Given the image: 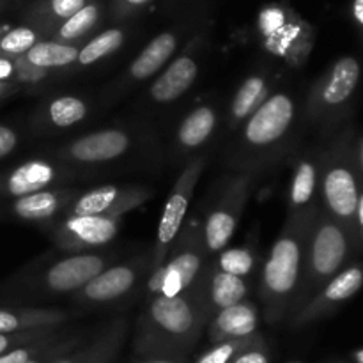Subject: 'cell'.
<instances>
[{
  "mask_svg": "<svg viewBox=\"0 0 363 363\" xmlns=\"http://www.w3.org/2000/svg\"><path fill=\"white\" fill-rule=\"evenodd\" d=\"M53 363H77V362H74V360H71V358H64V360L53 362Z\"/></svg>",
  "mask_w": 363,
  "mask_h": 363,
  "instance_id": "obj_48",
  "label": "cell"
},
{
  "mask_svg": "<svg viewBox=\"0 0 363 363\" xmlns=\"http://www.w3.org/2000/svg\"><path fill=\"white\" fill-rule=\"evenodd\" d=\"M357 234L360 240V247L363 252V184L360 190V199H358V208H357Z\"/></svg>",
  "mask_w": 363,
  "mask_h": 363,
  "instance_id": "obj_41",
  "label": "cell"
},
{
  "mask_svg": "<svg viewBox=\"0 0 363 363\" xmlns=\"http://www.w3.org/2000/svg\"><path fill=\"white\" fill-rule=\"evenodd\" d=\"M294 117H296V103L293 96L287 92H275L245 123V145L255 151L273 147L289 133Z\"/></svg>",
  "mask_w": 363,
  "mask_h": 363,
  "instance_id": "obj_10",
  "label": "cell"
},
{
  "mask_svg": "<svg viewBox=\"0 0 363 363\" xmlns=\"http://www.w3.org/2000/svg\"><path fill=\"white\" fill-rule=\"evenodd\" d=\"M177 45H179V39L174 32H162L160 35H156L131 62L130 77L137 82H144L155 77L172 59Z\"/></svg>",
  "mask_w": 363,
  "mask_h": 363,
  "instance_id": "obj_22",
  "label": "cell"
},
{
  "mask_svg": "<svg viewBox=\"0 0 363 363\" xmlns=\"http://www.w3.org/2000/svg\"><path fill=\"white\" fill-rule=\"evenodd\" d=\"M112 259L113 255L92 254V252L67 255L52 262L43 272L34 273L30 279H27V286L45 294L78 293L94 277L105 272Z\"/></svg>",
  "mask_w": 363,
  "mask_h": 363,
  "instance_id": "obj_8",
  "label": "cell"
},
{
  "mask_svg": "<svg viewBox=\"0 0 363 363\" xmlns=\"http://www.w3.org/2000/svg\"><path fill=\"white\" fill-rule=\"evenodd\" d=\"M233 363H269V360L262 351L250 350V351H245L243 354H240V357H238Z\"/></svg>",
  "mask_w": 363,
  "mask_h": 363,
  "instance_id": "obj_40",
  "label": "cell"
},
{
  "mask_svg": "<svg viewBox=\"0 0 363 363\" xmlns=\"http://www.w3.org/2000/svg\"><path fill=\"white\" fill-rule=\"evenodd\" d=\"M99 16H101V4L94 0V2L82 7L71 18H67L66 21H62L55 28H52L48 34L53 35V41L73 45V41L85 38L98 25Z\"/></svg>",
  "mask_w": 363,
  "mask_h": 363,
  "instance_id": "obj_29",
  "label": "cell"
},
{
  "mask_svg": "<svg viewBox=\"0 0 363 363\" xmlns=\"http://www.w3.org/2000/svg\"><path fill=\"white\" fill-rule=\"evenodd\" d=\"M319 163L315 160H301L294 170L289 190V213H303L314 209V199L319 190Z\"/></svg>",
  "mask_w": 363,
  "mask_h": 363,
  "instance_id": "obj_23",
  "label": "cell"
},
{
  "mask_svg": "<svg viewBox=\"0 0 363 363\" xmlns=\"http://www.w3.org/2000/svg\"><path fill=\"white\" fill-rule=\"evenodd\" d=\"M353 358L357 363H363V350H358L353 353Z\"/></svg>",
  "mask_w": 363,
  "mask_h": 363,
  "instance_id": "obj_45",
  "label": "cell"
},
{
  "mask_svg": "<svg viewBox=\"0 0 363 363\" xmlns=\"http://www.w3.org/2000/svg\"><path fill=\"white\" fill-rule=\"evenodd\" d=\"M351 14H353L354 21L363 28V0H353L351 6Z\"/></svg>",
  "mask_w": 363,
  "mask_h": 363,
  "instance_id": "obj_42",
  "label": "cell"
},
{
  "mask_svg": "<svg viewBox=\"0 0 363 363\" xmlns=\"http://www.w3.org/2000/svg\"><path fill=\"white\" fill-rule=\"evenodd\" d=\"M46 344V337L45 339L34 340V342H28L25 346L16 347V350H11L7 353H4L0 357V363H27L28 360H32L35 354V351L41 350L43 346Z\"/></svg>",
  "mask_w": 363,
  "mask_h": 363,
  "instance_id": "obj_36",
  "label": "cell"
},
{
  "mask_svg": "<svg viewBox=\"0 0 363 363\" xmlns=\"http://www.w3.org/2000/svg\"><path fill=\"white\" fill-rule=\"evenodd\" d=\"M255 268V257L254 252L247 247L238 248H225L222 254L218 255V268L220 272L229 273V275H236L240 279L250 275Z\"/></svg>",
  "mask_w": 363,
  "mask_h": 363,
  "instance_id": "obj_33",
  "label": "cell"
},
{
  "mask_svg": "<svg viewBox=\"0 0 363 363\" xmlns=\"http://www.w3.org/2000/svg\"><path fill=\"white\" fill-rule=\"evenodd\" d=\"M27 363H43L41 360H35V358H32V360H28Z\"/></svg>",
  "mask_w": 363,
  "mask_h": 363,
  "instance_id": "obj_49",
  "label": "cell"
},
{
  "mask_svg": "<svg viewBox=\"0 0 363 363\" xmlns=\"http://www.w3.org/2000/svg\"><path fill=\"white\" fill-rule=\"evenodd\" d=\"M362 66L357 57L344 55L315 82L308 98V113L318 123L330 124L344 116L360 85Z\"/></svg>",
  "mask_w": 363,
  "mask_h": 363,
  "instance_id": "obj_6",
  "label": "cell"
},
{
  "mask_svg": "<svg viewBox=\"0 0 363 363\" xmlns=\"http://www.w3.org/2000/svg\"><path fill=\"white\" fill-rule=\"evenodd\" d=\"M250 174L236 177L230 181L220 201L206 216V222L202 225V243H204L208 255L220 254L230 243L238 225H240L248 197H250Z\"/></svg>",
  "mask_w": 363,
  "mask_h": 363,
  "instance_id": "obj_9",
  "label": "cell"
},
{
  "mask_svg": "<svg viewBox=\"0 0 363 363\" xmlns=\"http://www.w3.org/2000/svg\"><path fill=\"white\" fill-rule=\"evenodd\" d=\"M119 215L66 216L55 225L52 240L60 250L84 252L113 241L121 227Z\"/></svg>",
  "mask_w": 363,
  "mask_h": 363,
  "instance_id": "obj_11",
  "label": "cell"
},
{
  "mask_svg": "<svg viewBox=\"0 0 363 363\" xmlns=\"http://www.w3.org/2000/svg\"><path fill=\"white\" fill-rule=\"evenodd\" d=\"M78 52L74 45H66V43H57V41H39L38 45L32 46L25 55L20 59L25 64L32 66L34 69L39 71H48V69H59V67H67L77 64Z\"/></svg>",
  "mask_w": 363,
  "mask_h": 363,
  "instance_id": "obj_24",
  "label": "cell"
},
{
  "mask_svg": "<svg viewBox=\"0 0 363 363\" xmlns=\"http://www.w3.org/2000/svg\"><path fill=\"white\" fill-rule=\"evenodd\" d=\"M18 135L13 128L0 124V160L7 158L16 149Z\"/></svg>",
  "mask_w": 363,
  "mask_h": 363,
  "instance_id": "obj_37",
  "label": "cell"
},
{
  "mask_svg": "<svg viewBox=\"0 0 363 363\" xmlns=\"http://www.w3.org/2000/svg\"><path fill=\"white\" fill-rule=\"evenodd\" d=\"M0 84H16V60L0 57Z\"/></svg>",
  "mask_w": 363,
  "mask_h": 363,
  "instance_id": "obj_39",
  "label": "cell"
},
{
  "mask_svg": "<svg viewBox=\"0 0 363 363\" xmlns=\"http://www.w3.org/2000/svg\"><path fill=\"white\" fill-rule=\"evenodd\" d=\"M354 151H357V163H358V169H360V176L363 181V135L357 137V142H354Z\"/></svg>",
  "mask_w": 363,
  "mask_h": 363,
  "instance_id": "obj_43",
  "label": "cell"
},
{
  "mask_svg": "<svg viewBox=\"0 0 363 363\" xmlns=\"http://www.w3.org/2000/svg\"><path fill=\"white\" fill-rule=\"evenodd\" d=\"M216 128V112L213 106L202 105L191 110L177 128V144L183 149H197L209 140Z\"/></svg>",
  "mask_w": 363,
  "mask_h": 363,
  "instance_id": "obj_26",
  "label": "cell"
},
{
  "mask_svg": "<svg viewBox=\"0 0 363 363\" xmlns=\"http://www.w3.org/2000/svg\"><path fill=\"white\" fill-rule=\"evenodd\" d=\"M11 91H13V85H11V84H0V99L6 98V96L9 94Z\"/></svg>",
  "mask_w": 363,
  "mask_h": 363,
  "instance_id": "obj_44",
  "label": "cell"
},
{
  "mask_svg": "<svg viewBox=\"0 0 363 363\" xmlns=\"http://www.w3.org/2000/svg\"><path fill=\"white\" fill-rule=\"evenodd\" d=\"M91 2L94 0H41L28 9L27 20L41 34H48L52 28L66 21Z\"/></svg>",
  "mask_w": 363,
  "mask_h": 363,
  "instance_id": "obj_25",
  "label": "cell"
},
{
  "mask_svg": "<svg viewBox=\"0 0 363 363\" xmlns=\"http://www.w3.org/2000/svg\"><path fill=\"white\" fill-rule=\"evenodd\" d=\"M247 294L248 287L240 277L215 269L208 279V303L211 308H229L247 300Z\"/></svg>",
  "mask_w": 363,
  "mask_h": 363,
  "instance_id": "obj_28",
  "label": "cell"
},
{
  "mask_svg": "<svg viewBox=\"0 0 363 363\" xmlns=\"http://www.w3.org/2000/svg\"><path fill=\"white\" fill-rule=\"evenodd\" d=\"M39 41H43V34L32 25H20V27L9 28L0 38V57L18 59V57L25 55Z\"/></svg>",
  "mask_w": 363,
  "mask_h": 363,
  "instance_id": "obj_31",
  "label": "cell"
},
{
  "mask_svg": "<svg viewBox=\"0 0 363 363\" xmlns=\"http://www.w3.org/2000/svg\"><path fill=\"white\" fill-rule=\"evenodd\" d=\"M62 177L59 167L46 160H28L16 169L0 177V195L2 197H27L38 191L48 190Z\"/></svg>",
  "mask_w": 363,
  "mask_h": 363,
  "instance_id": "obj_16",
  "label": "cell"
},
{
  "mask_svg": "<svg viewBox=\"0 0 363 363\" xmlns=\"http://www.w3.org/2000/svg\"><path fill=\"white\" fill-rule=\"evenodd\" d=\"M147 268L151 269V261H147V259H140V261L135 259V261L106 268L105 272L94 277L87 286H84L78 293H74V296L82 303L92 305L121 300L137 287L142 273Z\"/></svg>",
  "mask_w": 363,
  "mask_h": 363,
  "instance_id": "obj_13",
  "label": "cell"
},
{
  "mask_svg": "<svg viewBox=\"0 0 363 363\" xmlns=\"http://www.w3.org/2000/svg\"><path fill=\"white\" fill-rule=\"evenodd\" d=\"M262 45L273 55L284 57L293 64H301L314 45V28L296 11L291 9L286 23L268 39H262Z\"/></svg>",
  "mask_w": 363,
  "mask_h": 363,
  "instance_id": "obj_17",
  "label": "cell"
},
{
  "mask_svg": "<svg viewBox=\"0 0 363 363\" xmlns=\"http://www.w3.org/2000/svg\"><path fill=\"white\" fill-rule=\"evenodd\" d=\"M199 77V62L191 53L177 57L165 71L152 82L149 98L156 103H172L179 99Z\"/></svg>",
  "mask_w": 363,
  "mask_h": 363,
  "instance_id": "obj_18",
  "label": "cell"
},
{
  "mask_svg": "<svg viewBox=\"0 0 363 363\" xmlns=\"http://www.w3.org/2000/svg\"><path fill=\"white\" fill-rule=\"evenodd\" d=\"M131 145V138L123 130H101L84 135L64 145L59 151V158L74 163H105L126 155Z\"/></svg>",
  "mask_w": 363,
  "mask_h": 363,
  "instance_id": "obj_15",
  "label": "cell"
},
{
  "mask_svg": "<svg viewBox=\"0 0 363 363\" xmlns=\"http://www.w3.org/2000/svg\"><path fill=\"white\" fill-rule=\"evenodd\" d=\"M354 142L353 131L347 130L323 155L319 163V194L323 211L357 234V208L363 181Z\"/></svg>",
  "mask_w": 363,
  "mask_h": 363,
  "instance_id": "obj_3",
  "label": "cell"
},
{
  "mask_svg": "<svg viewBox=\"0 0 363 363\" xmlns=\"http://www.w3.org/2000/svg\"><path fill=\"white\" fill-rule=\"evenodd\" d=\"M208 314H211V311L208 303V273H204L179 296L151 298L142 321L152 333L169 339H186L195 335Z\"/></svg>",
  "mask_w": 363,
  "mask_h": 363,
  "instance_id": "obj_4",
  "label": "cell"
},
{
  "mask_svg": "<svg viewBox=\"0 0 363 363\" xmlns=\"http://www.w3.org/2000/svg\"><path fill=\"white\" fill-rule=\"evenodd\" d=\"M124 38H126V34H124L123 28H108V30H103L101 34L92 38L84 48H80L77 64L78 66H91V64L99 62L105 57L116 53L123 46Z\"/></svg>",
  "mask_w": 363,
  "mask_h": 363,
  "instance_id": "obj_30",
  "label": "cell"
},
{
  "mask_svg": "<svg viewBox=\"0 0 363 363\" xmlns=\"http://www.w3.org/2000/svg\"><path fill=\"white\" fill-rule=\"evenodd\" d=\"M74 199L73 191L66 190H43L27 197L14 199L9 211L23 222L46 223L57 218L60 213H66L69 202Z\"/></svg>",
  "mask_w": 363,
  "mask_h": 363,
  "instance_id": "obj_19",
  "label": "cell"
},
{
  "mask_svg": "<svg viewBox=\"0 0 363 363\" xmlns=\"http://www.w3.org/2000/svg\"><path fill=\"white\" fill-rule=\"evenodd\" d=\"M167 261L151 272L147 280L149 296L174 298L190 289L206 273V259L209 257L202 243V229L199 223H188L181 229Z\"/></svg>",
  "mask_w": 363,
  "mask_h": 363,
  "instance_id": "obj_5",
  "label": "cell"
},
{
  "mask_svg": "<svg viewBox=\"0 0 363 363\" xmlns=\"http://www.w3.org/2000/svg\"><path fill=\"white\" fill-rule=\"evenodd\" d=\"M363 286V262H353L346 269L333 277L301 311L293 315L296 325H308L330 315L347 300L354 296Z\"/></svg>",
  "mask_w": 363,
  "mask_h": 363,
  "instance_id": "obj_14",
  "label": "cell"
},
{
  "mask_svg": "<svg viewBox=\"0 0 363 363\" xmlns=\"http://www.w3.org/2000/svg\"><path fill=\"white\" fill-rule=\"evenodd\" d=\"M53 332V328H39V330H28V332H18V333H0V357L4 353L16 347L25 346L34 340L45 339L46 335Z\"/></svg>",
  "mask_w": 363,
  "mask_h": 363,
  "instance_id": "obj_34",
  "label": "cell"
},
{
  "mask_svg": "<svg viewBox=\"0 0 363 363\" xmlns=\"http://www.w3.org/2000/svg\"><path fill=\"white\" fill-rule=\"evenodd\" d=\"M144 363H176V362L165 360V358H156V360H149V362H144Z\"/></svg>",
  "mask_w": 363,
  "mask_h": 363,
  "instance_id": "obj_46",
  "label": "cell"
},
{
  "mask_svg": "<svg viewBox=\"0 0 363 363\" xmlns=\"http://www.w3.org/2000/svg\"><path fill=\"white\" fill-rule=\"evenodd\" d=\"M269 98V82L262 74H252L241 84L230 105V124L238 126L247 121Z\"/></svg>",
  "mask_w": 363,
  "mask_h": 363,
  "instance_id": "obj_27",
  "label": "cell"
},
{
  "mask_svg": "<svg viewBox=\"0 0 363 363\" xmlns=\"http://www.w3.org/2000/svg\"><path fill=\"white\" fill-rule=\"evenodd\" d=\"M149 2L152 0H113V13L116 16H128V14L147 6Z\"/></svg>",
  "mask_w": 363,
  "mask_h": 363,
  "instance_id": "obj_38",
  "label": "cell"
},
{
  "mask_svg": "<svg viewBox=\"0 0 363 363\" xmlns=\"http://www.w3.org/2000/svg\"><path fill=\"white\" fill-rule=\"evenodd\" d=\"M245 344H247V339L220 342L218 346L213 347L211 351H208L197 363H229V360H233L234 354L238 353V350H240L241 346H245Z\"/></svg>",
  "mask_w": 363,
  "mask_h": 363,
  "instance_id": "obj_35",
  "label": "cell"
},
{
  "mask_svg": "<svg viewBox=\"0 0 363 363\" xmlns=\"http://www.w3.org/2000/svg\"><path fill=\"white\" fill-rule=\"evenodd\" d=\"M2 7H4V2H2V0H0V9H2Z\"/></svg>",
  "mask_w": 363,
  "mask_h": 363,
  "instance_id": "obj_50",
  "label": "cell"
},
{
  "mask_svg": "<svg viewBox=\"0 0 363 363\" xmlns=\"http://www.w3.org/2000/svg\"><path fill=\"white\" fill-rule=\"evenodd\" d=\"M358 254H362V247L357 234L326 215L323 209H318L308 238L303 282L293 315L301 311L333 277L353 264Z\"/></svg>",
  "mask_w": 363,
  "mask_h": 363,
  "instance_id": "obj_2",
  "label": "cell"
},
{
  "mask_svg": "<svg viewBox=\"0 0 363 363\" xmlns=\"http://www.w3.org/2000/svg\"><path fill=\"white\" fill-rule=\"evenodd\" d=\"M67 319L69 314L59 308H0V333L55 328Z\"/></svg>",
  "mask_w": 363,
  "mask_h": 363,
  "instance_id": "obj_21",
  "label": "cell"
},
{
  "mask_svg": "<svg viewBox=\"0 0 363 363\" xmlns=\"http://www.w3.org/2000/svg\"><path fill=\"white\" fill-rule=\"evenodd\" d=\"M48 119L57 128H71L85 119L87 105L77 96H59L48 105Z\"/></svg>",
  "mask_w": 363,
  "mask_h": 363,
  "instance_id": "obj_32",
  "label": "cell"
},
{
  "mask_svg": "<svg viewBox=\"0 0 363 363\" xmlns=\"http://www.w3.org/2000/svg\"><path fill=\"white\" fill-rule=\"evenodd\" d=\"M204 165V158L191 160L174 184L172 191H170L169 199L163 206L162 218L158 223L156 245L151 257V272L158 269L167 261L181 229L184 227V218H186L188 208H190L191 197H194V191L197 188L199 179H201Z\"/></svg>",
  "mask_w": 363,
  "mask_h": 363,
  "instance_id": "obj_7",
  "label": "cell"
},
{
  "mask_svg": "<svg viewBox=\"0 0 363 363\" xmlns=\"http://www.w3.org/2000/svg\"><path fill=\"white\" fill-rule=\"evenodd\" d=\"M318 208L303 213H289L286 227L273 243L261 277V298L264 301L266 318L279 321L293 314L300 296L305 273L308 238Z\"/></svg>",
  "mask_w": 363,
  "mask_h": 363,
  "instance_id": "obj_1",
  "label": "cell"
},
{
  "mask_svg": "<svg viewBox=\"0 0 363 363\" xmlns=\"http://www.w3.org/2000/svg\"><path fill=\"white\" fill-rule=\"evenodd\" d=\"M7 30H9V27H7V25H0V38H2Z\"/></svg>",
  "mask_w": 363,
  "mask_h": 363,
  "instance_id": "obj_47",
  "label": "cell"
},
{
  "mask_svg": "<svg viewBox=\"0 0 363 363\" xmlns=\"http://www.w3.org/2000/svg\"><path fill=\"white\" fill-rule=\"evenodd\" d=\"M259 323L257 307L250 301H241V303L233 305L229 308L218 311L213 321L211 333L213 340H236V339H248L255 333Z\"/></svg>",
  "mask_w": 363,
  "mask_h": 363,
  "instance_id": "obj_20",
  "label": "cell"
},
{
  "mask_svg": "<svg viewBox=\"0 0 363 363\" xmlns=\"http://www.w3.org/2000/svg\"><path fill=\"white\" fill-rule=\"evenodd\" d=\"M151 195L152 191L149 188L105 184V186H98L74 197L67 206L66 216H124L138 206L145 204L151 199Z\"/></svg>",
  "mask_w": 363,
  "mask_h": 363,
  "instance_id": "obj_12",
  "label": "cell"
}]
</instances>
